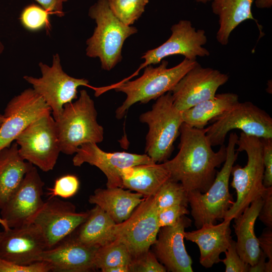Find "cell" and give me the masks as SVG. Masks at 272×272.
Segmentation results:
<instances>
[{
  "label": "cell",
  "instance_id": "cell-1",
  "mask_svg": "<svg viewBox=\"0 0 272 272\" xmlns=\"http://www.w3.org/2000/svg\"><path fill=\"white\" fill-rule=\"evenodd\" d=\"M206 128L198 129L183 123L180 128L177 154L163 162L170 179L181 183L186 191L206 192L213 183L217 168L226 158V146L213 151L207 138Z\"/></svg>",
  "mask_w": 272,
  "mask_h": 272
},
{
  "label": "cell",
  "instance_id": "cell-2",
  "mask_svg": "<svg viewBox=\"0 0 272 272\" xmlns=\"http://www.w3.org/2000/svg\"><path fill=\"white\" fill-rule=\"evenodd\" d=\"M197 63L196 60L184 58L178 65L167 68L168 62L162 60L156 67L151 65L146 66L143 74L136 80H123L112 85L111 88L126 95L125 101L115 111L116 118H122L135 103L146 104L171 91L180 80Z\"/></svg>",
  "mask_w": 272,
  "mask_h": 272
},
{
  "label": "cell",
  "instance_id": "cell-3",
  "mask_svg": "<svg viewBox=\"0 0 272 272\" xmlns=\"http://www.w3.org/2000/svg\"><path fill=\"white\" fill-rule=\"evenodd\" d=\"M97 117L94 102L85 90L80 91L75 102L65 104L60 117L55 120L61 152L73 155L84 144L102 142L104 128Z\"/></svg>",
  "mask_w": 272,
  "mask_h": 272
},
{
  "label": "cell",
  "instance_id": "cell-4",
  "mask_svg": "<svg viewBox=\"0 0 272 272\" xmlns=\"http://www.w3.org/2000/svg\"><path fill=\"white\" fill-rule=\"evenodd\" d=\"M238 137L236 132L230 133L226 146V160L208 190L204 193L188 192L191 215L196 229L205 224H215L217 221L223 220L234 202L229 191V180L232 167L239 154L236 151Z\"/></svg>",
  "mask_w": 272,
  "mask_h": 272
},
{
  "label": "cell",
  "instance_id": "cell-5",
  "mask_svg": "<svg viewBox=\"0 0 272 272\" xmlns=\"http://www.w3.org/2000/svg\"><path fill=\"white\" fill-rule=\"evenodd\" d=\"M89 16L96 27L87 39L86 55L98 57L101 67L110 71L122 59L121 51L125 40L138 32L133 26L120 22L110 10L108 0H98L89 10Z\"/></svg>",
  "mask_w": 272,
  "mask_h": 272
},
{
  "label": "cell",
  "instance_id": "cell-6",
  "mask_svg": "<svg viewBox=\"0 0 272 272\" xmlns=\"http://www.w3.org/2000/svg\"><path fill=\"white\" fill-rule=\"evenodd\" d=\"M236 151H245L247 163L244 167L233 165L231 186L236 192V200L227 212L224 220L236 218L254 200L262 197L266 188L263 184L264 165L260 139L240 132L236 142Z\"/></svg>",
  "mask_w": 272,
  "mask_h": 272
},
{
  "label": "cell",
  "instance_id": "cell-7",
  "mask_svg": "<svg viewBox=\"0 0 272 272\" xmlns=\"http://www.w3.org/2000/svg\"><path fill=\"white\" fill-rule=\"evenodd\" d=\"M140 121L149 127L146 154L156 163L167 161L183 123L181 111L174 105L171 92L157 98L152 109L140 116Z\"/></svg>",
  "mask_w": 272,
  "mask_h": 272
},
{
  "label": "cell",
  "instance_id": "cell-8",
  "mask_svg": "<svg viewBox=\"0 0 272 272\" xmlns=\"http://www.w3.org/2000/svg\"><path fill=\"white\" fill-rule=\"evenodd\" d=\"M211 121L206 135L212 147L224 144L228 133L235 129L259 138H272L271 116L249 101L239 102Z\"/></svg>",
  "mask_w": 272,
  "mask_h": 272
},
{
  "label": "cell",
  "instance_id": "cell-9",
  "mask_svg": "<svg viewBox=\"0 0 272 272\" xmlns=\"http://www.w3.org/2000/svg\"><path fill=\"white\" fill-rule=\"evenodd\" d=\"M42 76L37 78L25 76L24 79L31 84L33 90L51 108L54 120L60 117L66 103L78 98L77 89L80 86H89V81L70 76L62 70L59 55H53L51 66L40 62Z\"/></svg>",
  "mask_w": 272,
  "mask_h": 272
},
{
  "label": "cell",
  "instance_id": "cell-10",
  "mask_svg": "<svg viewBox=\"0 0 272 272\" xmlns=\"http://www.w3.org/2000/svg\"><path fill=\"white\" fill-rule=\"evenodd\" d=\"M15 141L24 160L44 172L54 168L61 151L55 120L51 113L34 121Z\"/></svg>",
  "mask_w": 272,
  "mask_h": 272
},
{
  "label": "cell",
  "instance_id": "cell-11",
  "mask_svg": "<svg viewBox=\"0 0 272 272\" xmlns=\"http://www.w3.org/2000/svg\"><path fill=\"white\" fill-rule=\"evenodd\" d=\"M153 196L145 197L130 217L116 224L114 241L123 243L132 258L150 250L156 240L160 227Z\"/></svg>",
  "mask_w": 272,
  "mask_h": 272
},
{
  "label": "cell",
  "instance_id": "cell-12",
  "mask_svg": "<svg viewBox=\"0 0 272 272\" xmlns=\"http://www.w3.org/2000/svg\"><path fill=\"white\" fill-rule=\"evenodd\" d=\"M88 216V211L77 212L73 203L54 196L44 201L28 224H34L39 228L47 249H50L70 235Z\"/></svg>",
  "mask_w": 272,
  "mask_h": 272
},
{
  "label": "cell",
  "instance_id": "cell-13",
  "mask_svg": "<svg viewBox=\"0 0 272 272\" xmlns=\"http://www.w3.org/2000/svg\"><path fill=\"white\" fill-rule=\"evenodd\" d=\"M171 35L168 39L159 46L147 51L142 56L145 61L134 74L146 66L160 62L166 57L182 55L185 58L196 60L197 57L208 56L209 51L203 46L207 42L206 32L196 29L190 21L182 20L173 25Z\"/></svg>",
  "mask_w": 272,
  "mask_h": 272
},
{
  "label": "cell",
  "instance_id": "cell-14",
  "mask_svg": "<svg viewBox=\"0 0 272 272\" xmlns=\"http://www.w3.org/2000/svg\"><path fill=\"white\" fill-rule=\"evenodd\" d=\"M51 113V108L33 88L27 89L14 97L3 114L5 119L0 127V150L10 147L34 121Z\"/></svg>",
  "mask_w": 272,
  "mask_h": 272
},
{
  "label": "cell",
  "instance_id": "cell-15",
  "mask_svg": "<svg viewBox=\"0 0 272 272\" xmlns=\"http://www.w3.org/2000/svg\"><path fill=\"white\" fill-rule=\"evenodd\" d=\"M229 80L227 74L198 63L171 90L174 106L182 111L214 98L218 88Z\"/></svg>",
  "mask_w": 272,
  "mask_h": 272
},
{
  "label": "cell",
  "instance_id": "cell-16",
  "mask_svg": "<svg viewBox=\"0 0 272 272\" xmlns=\"http://www.w3.org/2000/svg\"><path fill=\"white\" fill-rule=\"evenodd\" d=\"M73 159L75 166L85 163L99 168L107 178V187H123L122 172L123 169L141 164L155 162L146 154L140 155L125 152L109 153L102 150L96 143L82 145Z\"/></svg>",
  "mask_w": 272,
  "mask_h": 272
},
{
  "label": "cell",
  "instance_id": "cell-17",
  "mask_svg": "<svg viewBox=\"0 0 272 272\" xmlns=\"http://www.w3.org/2000/svg\"><path fill=\"white\" fill-rule=\"evenodd\" d=\"M44 182L34 166L27 172L19 186L1 209V217L10 228L28 224L42 207Z\"/></svg>",
  "mask_w": 272,
  "mask_h": 272
},
{
  "label": "cell",
  "instance_id": "cell-18",
  "mask_svg": "<svg viewBox=\"0 0 272 272\" xmlns=\"http://www.w3.org/2000/svg\"><path fill=\"white\" fill-rule=\"evenodd\" d=\"M47 249L44 238L34 224L3 231L0 241V258L22 265L40 261Z\"/></svg>",
  "mask_w": 272,
  "mask_h": 272
},
{
  "label": "cell",
  "instance_id": "cell-19",
  "mask_svg": "<svg viewBox=\"0 0 272 272\" xmlns=\"http://www.w3.org/2000/svg\"><path fill=\"white\" fill-rule=\"evenodd\" d=\"M191 220L182 216L172 226L160 228L153 246L156 258L171 272H192V260L184 243L185 229L190 226Z\"/></svg>",
  "mask_w": 272,
  "mask_h": 272
},
{
  "label": "cell",
  "instance_id": "cell-20",
  "mask_svg": "<svg viewBox=\"0 0 272 272\" xmlns=\"http://www.w3.org/2000/svg\"><path fill=\"white\" fill-rule=\"evenodd\" d=\"M98 248L85 245L70 235L53 247L45 250L40 261L57 272H87L94 270V258Z\"/></svg>",
  "mask_w": 272,
  "mask_h": 272
},
{
  "label": "cell",
  "instance_id": "cell-21",
  "mask_svg": "<svg viewBox=\"0 0 272 272\" xmlns=\"http://www.w3.org/2000/svg\"><path fill=\"white\" fill-rule=\"evenodd\" d=\"M229 220L218 224H205L196 230L185 232L184 238L196 243L200 251L199 262L206 268L221 261L220 255L225 252L232 239Z\"/></svg>",
  "mask_w": 272,
  "mask_h": 272
},
{
  "label": "cell",
  "instance_id": "cell-22",
  "mask_svg": "<svg viewBox=\"0 0 272 272\" xmlns=\"http://www.w3.org/2000/svg\"><path fill=\"white\" fill-rule=\"evenodd\" d=\"M262 203V197L254 200L241 214L234 219L237 252L240 258L250 265L257 261L261 252L258 239L255 234L254 225Z\"/></svg>",
  "mask_w": 272,
  "mask_h": 272
},
{
  "label": "cell",
  "instance_id": "cell-23",
  "mask_svg": "<svg viewBox=\"0 0 272 272\" xmlns=\"http://www.w3.org/2000/svg\"><path fill=\"white\" fill-rule=\"evenodd\" d=\"M144 196L120 187L98 188L89 198V202L99 206L116 223L127 219Z\"/></svg>",
  "mask_w": 272,
  "mask_h": 272
},
{
  "label": "cell",
  "instance_id": "cell-24",
  "mask_svg": "<svg viewBox=\"0 0 272 272\" xmlns=\"http://www.w3.org/2000/svg\"><path fill=\"white\" fill-rule=\"evenodd\" d=\"M170 178V173L164 163L135 165L122 172L123 187L145 197L154 196Z\"/></svg>",
  "mask_w": 272,
  "mask_h": 272
},
{
  "label": "cell",
  "instance_id": "cell-25",
  "mask_svg": "<svg viewBox=\"0 0 272 272\" xmlns=\"http://www.w3.org/2000/svg\"><path fill=\"white\" fill-rule=\"evenodd\" d=\"M33 166L21 157L16 142L0 150V210Z\"/></svg>",
  "mask_w": 272,
  "mask_h": 272
},
{
  "label": "cell",
  "instance_id": "cell-26",
  "mask_svg": "<svg viewBox=\"0 0 272 272\" xmlns=\"http://www.w3.org/2000/svg\"><path fill=\"white\" fill-rule=\"evenodd\" d=\"M116 223L99 206L88 211V216L71 235L82 244L99 248L114 241Z\"/></svg>",
  "mask_w": 272,
  "mask_h": 272
},
{
  "label": "cell",
  "instance_id": "cell-27",
  "mask_svg": "<svg viewBox=\"0 0 272 272\" xmlns=\"http://www.w3.org/2000/svg\"><path fill=\"white\" fill-rule=\"evenodd\" d=\"M254 0H213V12L219 17V28L216 34L218 42L226 45L231 32L247 20L257 21L253 17L251 7Z\"/></svg>",
  "mask_w": 272,
  "mask_h": 272
},
{
  "label": "cell",
  "instance_id": "cell-28",
  "mask_svg": "<svg viewBox=\"0 0 272 272\" xmlns=\"http://www.w3.org/2000/svg\"><path fill=\"white\" fill-rule=\"evenodd\" d=\"M239 102V96L235 93L216 94L214 98L181 111L183 122L192 127L205 128L209 121Z\"/></svg>",
  "mask_w": 272,
  "mask_h": 272
},
{
  "label": "cell",
  "instance_id": "cell-29",
  "mask_svg": "<svg viewBox=\"0 0 272 272\" xmlns=\"http://www.w3.org/2000/svg\"><path fill=\"white\" fill-rule=\"evenodd\" d=\"M132 257L126 246L118 241H113L97 248L94 258L95 268L102 272L108 268L128 266Z\"/></svg>",
  "mask_w": 272,
  "mask_h": 272
},
{
  "label": "cell",
  "instance_id": "cell-30",
  "mask_svg": "<svg viewBox=\"0 0 272 272\" xmlns=\"http://www.w3.org/2000/svg\"><path fill=\"white\" fill-rule=\"evenodd\" d=\"M158 212L174 205L187 207L188 192L183 185L171 179L166 181L153 196Z\"/></svg>",
  "mask_w": 272,
  "mask_h": 272
},
{
  "label": "cell",
  "instance_id": "cell-31",
  "mask_svg": "<svg viewBox=\"0 0 272 272\" xmlns=\"http://www.w3.org/2000/svg\"><path fill=\"white\" fill-rule=\"evenodd\" d=\"M149 0H108L114 15L124 24L132 25L145 11Z\"/></svg>",
  "mask_w": 272,
  "mask_h": 272
},
{
  "label": "cell",
  "instance_id": "cell-32",
  "mask_svg": "<svg viewBox=\"0 0 272 272\" xmlns=\"http://www.w3.org/2000/svg\"><path fill=\"white\" fill-rule=\"evenodd\" d=\"M49 12L36 5H30L23 10L20 17L22 25L27 29L36 31L49 24Z\"/></svg>",
  "mask_w": 272,
  "mask_h": 272
},
{
  "label": "cell",
  "instance_id": "cell-33",
  "mask_svg": "<svg viewBox=\"0 0 272 272\" xmlns=\"http://www.w3.org/2000/svg\"><path fill=\"white\" fill-rule=\"evenodd\" d=\"M80 182L78 177L72 174H67L57 178L52 188H49L47 194L49 198L54 196L64 198L73 196L78 191Z\"/></svg>",
  "mask_w": 272,
  "mask_h": 272
},
{
  "label": "cell",
  "instance_id": "cell-34",
  "mask_svg": "<svg viewBox=\"0 0 272 272\" xmlns=\"http://www.w3.org/2000/svg\"><path fill=\"white\" fill-rule=\"evenodd\" d=\"M129 272H166L165 267L150 250L132 258Z\"/></svg>",
  "mask_w": 272,
  "mask_h": 272
},
{
  "label": "cell",
  "instance_id": "cell-35",
  "mask_svg": "<svg viewBox=\"0 0 272 272\" xmlns=\"http://www.w3.org/2000/svg\"><path fill=\"white\" fill-rule=\"evenodd\" d=\"M224 253L226 257L221 261L225 265L226 272H248L250 265L245 262L238 254L235 241L232 240Z\"/></svg>",
  "mask_w": 272,
  "mask_h": 272
},
{
  "label": "cell",
  "instance_id": "cell-36",
  "mask_svg": "<svg viewBox=\"0 0 272 272\" xmlns=\"http://www.w3.org/2000/svg\"><path fill=\"white\" fill-rule=\"evenodd\" d=\"M187 207L174 205L163 209L158 212V222L160 228L172 226L183 216L189 213Z\"/></svg>",
  "mask_w": 272,
  "mask_h": 272
},
{
  "label": "cell",
  "instance_id": "cell-37",
  "mask_svg": "<svg viewBox=\"0 0 272 272\" xmlns=\"http://www.w3.org/2000/svg\"><path fill=\"white\" fill-rule=\"evenodd\" d=\"M50 271H51L50 265L44 261L22 265L0 258V272H48Z\"/></svg>",
  "mask_w": 272,
  "mask_h": 272
},
{
  "label": "cell",
  "instance_id": "cell-38",
  "mask_svg": "<svg viewBox=\"0 0 272 272\" xmlns=\"http://www.w3.org/2000/svg\"><path fill=\"white\" fill-rule=\"evenodd\" d=\"M260 139L264 169L263 184L265 188H268L272 187V138Z\"/></svg>",
  "mask_w": 272,
  "mask_h": 272
},
{
  "label": "cell",
  "instance_id": "cell-39",
  "mask_svg": "<svg viewBox=\"0 0 272 272\" xmlns=\"http://www.w3.org/2000/svg\"><path fill=\"white\" fill-rule=\"evenodd\" d=\"M260 248L268 258L266 262L265 272L272 271V228L267 227L264 229L258 238Z\"/></svg>",
  "mask_w": 272,
  "mask_h": 272
},
{
  "label": "cell",
  "instance_id": "cell-40",
  "mask_svg": "<svg viewBox=\"0 0 272 272\" xmlns=\"http://www.w3.org/2000/svg\"><path fill=\"white\" fill-rule=\"evenodd\" d=\"M262 198L263 203L258 217L267 227L272 228V187L266 188Z\"/></svg>",
  "mask_w": 272,
  "mask_h": 272
},
{
  "label": "cell",
  "instance_id": "cell-41",
  "mask_svg": "<svg viewBox=\"0 0 272 272\" xmlns=\"http://www.w3.org/2000/svg\"><path fill=\"white\" fill-rule=\"evenodd\" d=\"M49 14H54L59 17L64 16L63 4L69 0H35Z\"/></svg>",
  "mask_w": 272,
  "mask_h": 272
},
{
  "label": "cell",
  "instance_id": "cell-42",
  "mask_svg": "<svg viewBox=\"0 0 272 272\" xmlns=\"http://www.w3.org/2000/svg\"><path fill=\"white\" fill-rule=\"evenodd\" d=\"M266 256L261 251L257 261L253 265H250L248 272H265Z\"/></svg>",
  "mask_w": 272,
  "mask_h": 272
},
{
  "label": "cell",
  "instance_id": "cell-43",
  "mask_svg": "<svg viewBox=\"0 0 272 272\" xmlns=\"http://www.w3.org/2000/svg\"><path fill=\"white\" fill-rule=\"evenodd\" d=\"M255 5L259 8H269L272 5V0H256Z\"/></svg>",
  "mask_w": 272,
  "mask_h": 272
},
{
  "label": "cell",
  "instance_id": "cell-44",
  "mask_svg": "<svg viewBox=\"0 0 272 272\" xmlns=\"http://www.w3.org/2000/svg\"><path fill=\"white\" fill-rule=\"evenodd\" d=\"M104 272H129L128 266H118L108 268L104 270Z\"/></svg>",
  "mask_w": 272,
  "mask_h": 272
},
{
  "label": "cell",
  "instance_id": "cell-45",
  "mask_svg": "<svg viewBox=\"0 0 272 272\" xmlns=\"http://www.w3.org/2000/svg\"><path fill=\"white\" fill-rule=\"evenodd\" d=\"M0 224L3 227L4 230H8L10 228L8 226L7 223L0 216Z\"/></svg>",
  "mask_w": 272,
  "mask_h": 272
},
{
  "label": "cell",
  "instance_id": "cell-46",
  "mask_svg": "<svg viewBox=\"0 0 272 272\" xmlns=\"http://www.w3.org/2000/svg\"><path fill=\"white\" fill-rule=\"evenodd\" d=\"M5 119V117L4 115L0 114V127L2 126V124L3 123Z\"/></svg>",
  "mask_w": 272,
  "mask_h": 272
},
{
  "label": "cell",
  "instance_id": "cell-47",
  "mask_svg": "<svg viewBox=\"0 0 272 272\" xmlns=\"http://www.w3.org/2000/svg\"><path fill=\"white\" fill-rule=\"evenodd\" d=\"M4 49V46L1 41L0 40V54L2 53Z\"/></svg>",
  "mask_w": 272,
  "mask_h": 272
},
{
  "label": "cell",
  "instance_id": "cell-48",
  "mask_svg": "<svg viewBox=\"0 0 272 272\" xmlns=\"http://www.w3.org/2000/svg\"><path fill=\"white\" fill-rule=\"evenodd\" d=\"M194 1L199 3H206L209 1H213V0H194Z\"/></svg>",
  "mask_w": 272,
  "mask_h": 272
},
{
  "label": "cell",
  "instance_id": "cell-49",
  "mask_svg": "<svg viewBox=\"0 0 272 272\" xmlns=\"http://www.w3.org/2000/svg\"><path fill=\"white\" fill-rule=\"evenodd\" d=\"M3 235V231H2L0 230V241L2 238Z\"/></svg>",
  "mask_w": 272,
  "mask_h": 272
}]
</instances>
